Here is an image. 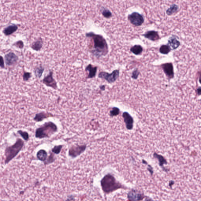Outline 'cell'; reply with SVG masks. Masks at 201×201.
<instances>
[{
  "label": "cell",
  "instance_id": "6da1fadb",
  "mask_svg": "<svg viewBox=\"0 0 201 201\" xmlns=\"http://www.w3.org/2000/svg\"><path fill=\"white\" fill-rule=\"evenodd\" d=\"M86 36L91 37L93 39L94 49L92 51V53L94 56L99 58L108 54V45L103 37L92 33H88Z\"/></svg>",
  "mask_w": 201,
  "mask_h": 201
},
{
  "label": "cell",
  "instance_id": "7a4b0ae2",
  "mask_svg": "<svg viewBox=\"0 0 201 201\" xmlns=\"http://www.w3.org/2000/svg\"><path fill=\"white\" fill-rule=\"evenodd\" d=\"M57 126L52 122H46L35 130V136L37 138L49 137L57 131Z\"/></svg>",
  "mask_w": 201,
  "mask_h": 201
},
{
  "label": "cell",
  "instance_id": "3957f363",
  "mask_svg": "<svg viewBox=\"0 0 201 201\" xmlns=\"http://www.w3.org/2000/svg\"><path fill=\"white\" fill-rule=\"evenodd\" d=\"M24 142L21 139L18 138L13 145L8 147L5 149V164H8L18 154L23 147Z\"/></svg>",
  "mask_w": 201,
  "mask_h": 201
},
{
  "label": "cell",
  "instance_id": "277c9868",
  "mask_svg": "<svg viewBox=\"0 0 201 201\" xmlns=\"http://www.w3.org/2000/svg\"><path fill=\"white\" fill-rule=\"evenodd\" d=\"M103 190L107 193H109L121 188V185L117 182L113 176L108 174L105 176L100 182Z\"/></svg>",
  "mask_w": 201,
  "mask_h": 201
},
{
  "label": "cell",
  "instance_id": "5b68a950",
  "mask_svg": "<svg viewBox=\"0 0 201 201\" xmlns=\"http://www.w3.org/2000/svg\"><path fill=\"white\" fill-rule=\"evenodd\" d=\"M120 75V71L118 70H115L111 74H108L106 72H100L99 74V77L104 79L108 82L111 84L114 82L118 78Z\"/></svg>",
  "mask_w": 201,
  "mask_h": 201
},
{
  "label": "cell",
  "instance_id": "8992f818",
  "mask_svg": "<svg viewBox=\"0 0 201 201\" xmlns=\"http://www.w3.org/2000/svg\"><path fill=\"white\" fill-rule=\"evenodd\" d=\"M86 148V145H73L69 150V156L73 158H76L83 153Z\"/></svg>",
  "mask_w": 201,
  "mask_h": 201
},
{
  "label": "cell",
  "instance_id": "52a82bcc",
  "mask_svg": "<svg viewBox=\"0 0 201 201\" xmlns=\"http://www.w3.org/2000/svg\"><path fill=\"white\" fill-rule=\"evenodd\" d=\"M128 18L130 22L135 26H140L144 22V18L142 16L138 13H133L129 15Z\"/></svg>",
  "mask_w": 201,
  "mask_h": 201
},
{
  "label": "cell",
  "instance_id": "ba28073f",
  "mask_svg": "<svg viewBox=\"0 0 201 201\" xmlns=\"http://www.w3.org/2000/svg\"><path fill=\"white\" fill-rule=\"evenodd\" d=\"M42 82L47 86L51 87L55 90L57 88V82L53 77L52 71H51L49 72V74L42 80Z\"/></svg>",
  "mask_w": 201,
  "mask_h": 201
},
{
  "label": "cell",
  "instance_id": "9c48e42d",
  "mask_svg": "<svg viewBox=\"0 0 201 201\" xmlns=\"http://www.w3.org/2000/svg\"><path fill=\"white\" fill-rule=\"evenodd\" d=\"M6 64L10 66L16 64L18 60V57L13 52H10L6 54L4 57Z\"/></svg>",
  "mask_w": 201,
  "mask_h": 201
},
{
  "label": "cell",
  "instance_id": "30bf717a",
  "mask_svg": "<svg viewBox=\"0 0 201 201\" xmlns=\"http://www.w3.org/2000/svg\"><path fill=\"white\" fill-rule=\"evenodd\" d=\"M123 117L127 129L129 130H132L134 124V120L132 117L129 113L124 112L123 114Z\"/></svg>",
  "mask_w": 201,
  "mask_h": 201
},
{
  "label": "cell",
  "instance_id": "8fae6325",
  "mask_svg": "<svg viewBox=\"0 0 201 201\" xmlns=\"http://www.w3.org/2000/svg\"><path fill=\"white\" fill-rule=\"evenodd\" d=\"M161 67L167 77L170 79L173 78L174 74L173 64L171 63H167L163 64Z\"/></svg>",
  "mask_w": 201,
  "mask_h": 201
},
{
  "label": "cell",
  "instance_id": "7c38bea8",
  "mask_svg": "<svg viewBox=\"0 0 201 201\" xmlns=\"http://www.w3.org/2000/svg\"><path fill=\"white\" fill-rule=\"evenodd\" d=\"M128 198L131 201L141 200L143 199V196L136 190H132L128 194Z\"/></svg>",
  "mask_w": 201,
  "mask_h": 201
},
{
  "label": "cell",
  "instance_id": "4fadbf2b",
  "mask_svg": "<svg viewBox=\"0 0 201 201\" xmlns=\"http://www.w3.org/2000/svg\"><path fill=\"white\" fill-rule=\"evenodd\" d=\"M144 36L145 38L152 41H156L159 39L158 32L154 31H149L144 34Z\"/></svg>",
  "mask_w": 201,
  "mask_h": 201
},
{
  "label": "cell",
  "instance_id": "5bb4252c",
  "mask_svg": "<svg viewBox=\"0 0 201 201\" xmlns=\"http://www.w3.org/2000/svg\"><path fill=\"white\" fill-rule=\"evenodd\" d=\"M86 71H89V74L88 76V78H92L96 76L97 71V67H93L92 66L91 64H89L87 66L85 69Z\"/></svg>",
  "mask_w": 201,
  "mask_h": 201
},
{
  "label": "cell",
  "instance_id": "9a60e30c",
  "mask_svg": "<svg viewBox=\"0 0 201 201\" xmlns=\"http://www.w3.org/2000/svg\"><path fill=\"white\" fill-rule=\"evenodd\" d=\"M50 114H47L44 113V112H41L38 114H36L33 120L36 122H40L42 121L45 119L47 118V117H50Z\"/></svg>",
  "mask_w": 201,
  "mask_h": 201
},
{
  "label": "cell",
  "instance_id": "2e32d148",
  "mask_svg": "<svg viewBox=\"0 0 201 201\" xmlns=\"http://www.w3.org/2000/svg\"><path fill=\"white\" fill-rule=\"evenodd\" d=\"M17 29H18V27L16 25H11L4 29L3 30V33L6 35H10L17 31Z\"/></svg>",
  "mask_w": 201,
  "mask_h": 201
},
{
  "label": "cell",
  "instance_id": "e0dca14e",
  "mask_svg": "<svg viewBox=\"0 0 201 201\" xmlns=\"http://www.w3.org/2000/svg\"><path fill=\"white\" fill-rule=\"evenodd\" d=\"M37 157L39 160L44 162L47 159V152H46L45 150L43 149L40 150L37 152Z\"/></svg>",
  "mask_w": 201,
  "mask_h": 201
},
{
  "label": "cell",
  "instance_id": "ac0fdd59",
  "mask_svg": "<svg viewBox=\"0 0 201 201\" xmlns=\"http://www.w3.org/2000/svg\"><path fill=\"white\" fill-rule=\"evenodd\" d=\"M42 45H43V42L42 40H38L32 43L31 48L36 51H39L42 48Z\"/></svg>",
  "mask_w": 201,
  "mask_h": 201
},
{
  "label": "cell",
  "instance_id": "d6986e66",
  "mask_svg": "<svg viewBox=\"0 0 201 201\" xmlns=\"http://www.w3.org/2000/svg\"><path fill=\"white\" fill-rule=\"evenodd\" d=\"M143 50L142 47L139 45H136L130 48V51L136 55H139L141 54Z\"/></svg>",
  "mask_w": 201,
  "mask_h": 201
},
{
  "label": "cell",
  "instance_id": "ffe728a7",
  "mask_svg": "<svg viewBox=\"0 0 201 201\" xmlns=\"http://www.w3.org/2000/svg\"><path fill=\"white\" fill-rule=\"evenodd\" d=\"M168 45L173 49L177 48L180 45V42L174 38H172L168 41Z\"/></svg>",
  "mask_w": 201,
  "mask_h": 201
},
{
  "label": "cell",
  "instance_id": "44dd1931",
  "mask_svg": "<svg viewBox=\"0 0 201 201\" xmlns=\"http://www.w3.org/2000/svg\"><path fill=\"white\" fill-rule=\"evenodd\" d=\"M44 68L42 67H38L35 69L34 73L35 76L38 78H40L42 76L44 71Z\"/></svg>",
  "mask_w": 201,
  "mask_h": 201
},
{
  "label": "cell",
  "instance_id": "7402d4cb",
  "mask_svg": "<svg viewBox=\"0 0 201 201\" xmlns=\"http://www.w3.org/2000/svg\"><path fill=\"white\" fill-rule=\"evenodd\" d=\"M159 51L161 54H167L170 51V48L169 46L164 45L161 46V47L160 49H159Z\"/></svg>",
  "mask_w": 201,
  "mask_h": 201
},
{
  "label": "cell",
  "instance_id": "603a6c76",
  "mask_svg": "<svg viewBox=\"0 0 201 201\" xmlns=\"http://www.w3.org/2000/svg\"><path fill=\"white\" fill-rule=\"evenodd\" d=\"M18 133L21 136L23 137L25 141H28L29 138V136L28 133L25 131H23L22 130H20L17 131Z\"/></svg>",
  "mask_w": 201,
  "mask_h": 201
},
{
  "label": "cell",
  "instance_id": "cb8c5ba5",
  "mask_svg": "<svg viewBox=\"0 0 201 201\" xmlns=\"http://www.w3.org/2000/svg\"><path fill=\"white\" fill-rule=\"evenodd\" d=\"M63 145H56L54 146V147L52 149V152L54 154H58L61 152L62 148H63Z\"/></svg>",
  "mask_w": 201,
  "mask_h": 201
},
{
  "label": "cell",
  "instance_id": "d4e9b609",
  "mask_svg": "<svg viewBox=\"0 0 201 201\" xmlns=\"http://www.w3.org/2000/svg\"><path fill=\"white\" fill-rule=\"evenodd\" d=\"M153 156L155 158H156L158 159L160 166H163V165L166 163V161L165 160L162 156L157 154L156 153H154Z\"/></svg>",
  "mask_w": 201,
  "mask_h": 201
},
{
  "label": "cell",
  "instance_id": "484cf974",
  "mask_svg": "<svg viewBox=\"0 0 201 201\" xmlns=\"http://www.w3.org/2000/svg\"><path fill=\"white\" fill-rule=\"evenodd\" d=\"M120 109L117 107H114L110 111V115L111 116H116L120 113Z\"/></svg>",
  "mask_w": 201,
  "mask_h": 201
},
{
  "label": "cell",
  "instance_id": "4316f807",
  "mask_svg": "<svg viewBox=\"0 0 201 201\" xmlns=\"http://www.w3.org/2000/svg\"><path fill=\"white\" fill-rule=\"evenodd\" d=\"M178 9V7L176 5H173V6L171 7L169 9L167 10V14L171 15L173 13L176 12Z\"/></svg>",
  "mask_w": 201,
  "mask_h": 201
},
{
  "label": "cell",
  "instance_id": "83f0119b",
  "mask_svg": "<svg viewBox=\"0 0 201 201\" xmlns=\"http://www.w3.org/2000/svg\"><path fill=\"white\" fill-rule=\"evenodd\" d=\"M55 160L54 158V156L52 154L49 156L48 157V159H47V161L45 162V164H50L52 163H53Z\"/></svg>",
  "mask_w": 201,
  "mask_h": 201
},
{
  "label": "cell",
  "instance_id": "f1b7e54d",
  "mask_svg": "<svg viewBox=\"0 0 201 201\" xmlns=\"http://www.w3.org/2000/svg\"><path fill=\"white\" fill-rule=\"evenodd\" d=\"M31 77V74L30 72H25L23 76V79L25 81H28Z\"/></svg>",
  "mask_w": 201,
  "mask_h": 201
},
{
  "label": "cell",
  "instance_id": "f546056e",
  "mask_svg": "<svg viewBox=\"0 0 201 201\" xmlns=\"http://www.w3.org/2000/svg\"><path fill=\"white\" fill-rule=\"evenodd\" d=\"M15 44V46H16V47H17V48H21V49H22V48H23V42L22 41H18V42H16Z\"/></svg>",
  "mask_w": 201,
  "mask_h": 201
},
{
  "label": "cell",
  "instance_id": "4dcf8cb0",
  "mask_svg": "<svg viewBox=\"0 0 201 201\" xmlns=\"http://www.w3.org/2000/svg\"><path fill=\"white\" fill-rule=\"evenodd\" d=\"M103 14L106 17H109L111 16V13L108 10H105L103 12Z\"/></svg>",
  "mask_w": 201,
  "mask_h": 201
},
{
  "label": "cell",
  "instance_id": "1f68e13d",
  "mask_svg": "<svg viewBox=\"0 0 201 201\" xmlns=\"http://www.w3.org/2000/svg\"><path fill=\"white\" fill-rule=\"evenodd\" d=\"M139 71H137V70L136 69V70H135L134 71H133V72L132 76V77L133 78L136 79L137 78V76H138L139 75Z\"/></svg>",
  "mask_w": 201,
  "mask_h": 201
},
{
  "label": "cell",
  "instance_id": "d6a6232c",
  "mask_svg": "<svg viewBox=\"0 0 201 201\" xmlns=\"http://www.w3.org/2000/svg\"><path fill=\"white\" fill-rule=\"evenodd\" d=\"M0 66L2 68V69H4V67H5V65H4V59H3V57L2 56L1 57V60H0Z\"/></svg>",
  "mask_w": 201,
  "mask_h": 201
},
{
  "label": "cell",
  "instance_id": "836d02e7",
  "mask_svg": "<svg viewBox=\"0 0 201 201\" xmlns=\"http://www.w3.org/2000/svg\"><path fill=\"white\" fill-rule=\"evenodd\" d=\"M197 93L198 95H201V88H199L197 90Z\"/></svg>",
  "mask_w": 201,
  "mask_h": 201
},
{
  "label": "cell",
  "instance_id": "e575fe53",
  "mask_svg": "<svg viewBox=\"0 0 201 201\" xmlns=\"http://www.w3.org/2000/svg\"><path fill=\"white\" fill-rule=\"evenodd\" d=\"M199 81H200V84H201V76H200V77Z\"/></svg>",
  "mask_w": 201,
  "mask_h": 201
}]
</instances>
